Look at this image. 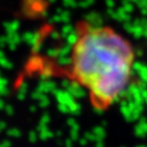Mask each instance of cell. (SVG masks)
<instances>
[{"instance_id":"6da1fadb","label":"cell","mask_w":147,"mask_h":147,"mask_svg":"<svg viewBox=\"0 0 147 147\" xmlns=\"http://www.w3.org/2000/svg\"><path fill=\"white\" fill-rule=\"evenodd\" d=\"M134 61L127 38L110 26L83 22L76 27L68 75L87 92L96 110L105 111L125 93Z\"/></svg>"}]
</instances>
